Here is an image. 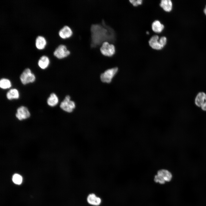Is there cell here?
<instances>
[{"instance_id": "6da1fadb", "label": "cell", "mask_w": 206, "mask_h": 206, "mask_svg": "<svg viewBox=\"0 0 206 206\" xmlns=\"http://www.w3.org/2000/svg\"><path fill=\"white\" fill-rule=\"evenodd\" d=\"M90 29L92 48L96 47L105 41L114 43L116 40L114 29L106 25L103 19L100 23L92 25Z\"/></svg>"}, {"instance_id": "7a4b0ae2", "label": "cell", "mask_w": 206, "mask_h": 206, "mask_svg": "<svg viewBox=\"0 0 206 206\" xmlns=\"http://www.w3.org/2000/svg\"><path fill=\"white\" fill-rule=\"evenodd\" d=\"M36 77L31 70L29 68L25 69L21 74L20 79L21 83L24 85L32 83L35 82Z\"/></svg>"}, {"instance_id": "3957f363", "label": "cell", "mask_w": 206, "mask_h": 206, "mask_svg": "<svg viewBox=\"0 0 206 206\" xmlns=\"http://www.w3.org/2000/svg\"><path fill=\"white\" fill-rule=\"evenodd\" d=\"M118 70V69L117 67H114L107 70L101 74V80L104 82L110 83L117 74Z\"/></svg>"}, {"instance_id": "277c9868", "label": "cell", "mask_w": 206, "mask_h": 206, "mask_svg": "<svg viewBox=\"0 0 206 206\" xmlns=\"http://www.w3.org/2000/svg\"><path fill=\"white\" fill-rule=\"evenodd\" d=\"M100 50L103 55L108 57L113 56L115 52L114 45L108 41H105L102 44Z\"/></svg>"}, {"instance_id": "5b68a950", "label": "cell", "mask_w": 206, "mask_h": 206, "mask_svg": "<svg viewBox=\"0 0 206 206\" xmlns=\"http://www.w3.org/2000/svg\"><path fill=\"white\" fill-rule=\"evenodd\" d=\"M60 107L64 111L68 112H71L75 108L76 104L73 101L70 100V96L67 95L61 103Z\"/></svg>"}, {"instance_id": "8992f818", "label": "cell", "mask_w": 206, "mask_h": 206, "mask_svg": "<svg viewBox=\"0 0 206 206\" xmlns=\"http://www.w3.org/2000/svg\"><path fill=\"white\" fill-rule=\"evenodd\" d=\"M70 54L66 46L64 44L59 45L54 52V55L59 59H62L68 56Z\"/></svg>"}, {"instance_id": "52a82bcc", "label": "cell", "mask_w": 206, "mask_h": 206, "mask_svg": "<svg viewBox=\"0 0 206 206\" xmlns=\"http://www.w3.org/2000/svg\"><path fill=\"white\" fill-rule=\"evenodd\" d=\"M195 105L201 108L203 111H206V94L203 92L198 93L195 99Z\"/></svg>"}, {"instance_id": "ba28073f", "label": "cell", "mask_w": 206, "mask_h": 206, "mask_svg": "<svg viewBox=\"0 0 206 206\" xmlns=\"http://www.w3.org/2000/svg\"><path fill=\"white\" fill-rule=\"evenodd\" d=\"M15 115L18 119L21 120L29 118L30 114L28 108L25 106H22L17 108Z\"/></svg>"}, {"instance_id": "9c48e42d", "label": "cell", "mask_w": 206, "mask_h": 206, "mask_svg": "<svg viewBox=\"0 0 206 206\" xmlns=\"http://www.w3.org/2000/svg\"><path fill=\"white\" fill-rule=\"evenodd\" d=\"M159 37L157 35H154L150 38L148 41L149 44L153 49L159 50L163 48L159 42Z\"/></svg>"}, {"instance_id": "30bf717a", "label": "cell", "mask_w": 206, "mask_h": 206, "mask_svg": "<svg viewBox=\"0 0 206 206\" xmlns=\"http://www.w3.org/2000/svg\"><path fill=\"white\" fill-rule=\"evenodd\" d=\"M59 36L62 38L65 39L70 37L73 34L71 29L67 25H65L59 31Z\"/></svg>"}, {"instance_id": "8fae6325", "label": "cell", "mask_w": 206, "mask_h": 206, "mask_svg": "<svg viewBox=\"0 0 206 206\" xmlns=\"http://www.w3.org/2000/svg\"><path fill=\"white\" fill-rule=\"evenodd\" d=\"M157 175H159L165 182L170 181L172 177V175L171 173L166 169L159 170L157 172Z\"/></svg>"}, {"instance_id": "7c38bea8", "label": "cell", "mask_w": 206, "mask_h": 206, "mask_svg": "<svg viewBox=\"0 0 206 206\" xmlns=\"http://www.w3.org/2000/svg\"><path fill=\"white\" fill-rule=\"evenodd\" d=\"M87 201L90 204L98 206L101 203V199L93 193L90 194L88 195L87 197Z\"/></svg>"}, {"instance_id": "4fadbf2b", "label": "cell", "mask_w": 206, "mask_h": 206, "mask_svg": "<svg viewBox=\"0 0 206 206\" xmlns=\"http://www.w3.org/2000/svg\"><path fill=\"white\" fill-rule=\"evenodd\" d=\"M50 61L48 57L43 55L42 56L39 60L38 65L39 67L42 69H45L48 66Z\"/></svg>"}, {"instance_id": "5bb4252c", "label": "cell", "mask_w": 206, "mask_h": 206, "mask_svg": "<svg viewBox=\"0 0 206 206\" xmlns=\"http://www.w3.org/2000/svg\"><path fill=\"white\" fill-rule=\"evenodd\" d=\"M152 29L154 32L159 33L161 32L164 28V25L158 20H156L152 23Z\"/></svg>"}, {"instance_id": "9a60e30c", "label": "cell", "mask_w": 206, "mask_h": 206, "mask_svg": "<svg viewBox=\"0 0 206 206\" xmlns=\"http://www.w3.org/2000/svg\"><path fill=\"white\" fill-rule=\"evenodd\" d=\"M58 102V98L56 94L54 93H52L50 94L47 101L48 105L52 107L56 106Z\"/></svg>"}, {"instance_id": "2e32d148", "label": "cell", "mask_w": 206, "mask_h": 206, "mask_svg": "<svg viewBox=\"0 0 206 206\" xmlns=\"http://www.w3.org/2000/svg\"><path fill=\"white\" fill-rule=\"evenodd\" d=\"M6 96L9 100L18 99L19 97V92L16 88L11 89L7 92Z\"/></svg>"}, {"instance_id": "e0dca14e", "label": "cell", "mask_w": 206, "mask_h": 206, "mask_svg": "<svg viewBox=\"0 0 206 206\" xmlns=\"http://www.w3.org/2000/svg\"><path fill=\"white\" fill-rule=\"evenodd\" d=\"M46 44L45 38L43 36L39 35L35 39V45L36 48L39 49H42L44 48Z\"/></svg>"}, {"instance_id": "ac0fdd59", "label": "cell", "mask_w": 206, "mask_h": 206, "mask_svg": "<svg viewBox=\"0 0 206 206\" xmlns=\"http://www.w3.org/2000/svg\"><path fill=\"white\" fill-rule=\"evenodd\" d=\"M160 7L165 11L167 12L171 11L172 9L173 4L170 0H162L160 4Z\"/></svg>"}, {"instance_id": "d6986e66", "label": "cell", "mask_w": 206, "mask_h": 206, "mask_svg": "<svg viewBox=\"0 0 206 206\" xmlns=\"http://www.w3.org/2000/svg\"><path fill=\"white\" fill-rule=\"evenodd\" d=\"M12 86L11 81L9 79L3 78L0 80V87L3 89H7L10 88Z\"/></svg>"}, {"instance_id": "ffe728a7", "label": "cell", "mask_w": 206, "mask_h": 206, "mask_svg": "<svg viewBox=\"0 0 206 206\" xmlns=\"http://www.w3.org/2000/svg\"><path fill=\"white\" fill-rule=\"evenodd\" d=\"M12 181L15 184L20 185L22 182V178L20 175L15 174L13 176Z\"/></svg>"}, {"instance_id": "44dd1931", "label": "cell", "mask_w": 206, "mask_h": 206, "mask_svg": "<svg viewBox=\"0 0 206 206\" xmlns=\"http://www.w3.org/2000/svg\"><path fill=\"white\" fill-rule=\"evenodd\" d=\"M154 181L156 183L161 184H163L165 183V182L157 174L155 176Z\"/></svg>"}, {"instance_id": "7402d4cb", "label": "cell", "mask_w": 206, "mask_h": 206, "mask_svg": "<svg viewBox=\"0 0 206 206\" xmlns=\"http://www.w3.org/2000/svg\"><path fill=\"white\" fill-rule=\"evenodd\" d=\"M129 1L130 3L135 7L141 5L142 3V0H130Z\"/></svg>"}, {"instance_id": "603a6c76", "label": "cell", "mask_w": 206, "mask_h": 206, "mask_svg": "<svg viewBox=\"0 0 206 206\" xmlns=\"http://www.w3.org/2000/svg\"><path fill=\"white\" fill-rule=\"evenodd\" d=\"M159 42L163 48L166 45L167 43V39L165 36H162L159 39Z\"/></svg>"}, {"instance_id": "cb8c5ba5", "label": "cell", "mask_w": 206, "mask_h": 206, "mask_svg": "<svg viewBox=\"0 0 206 206\" xmlns=\"http://www.w3.org/2000/svg\"><path fill=\"white\" fill-rule=\"evenodd\" d=\"M204 13H205V14L206 15V6L205 7V9H204Z\"/></svg>"}, {"instance_id": "d4e9b609", "label": "cell", "mask_w": 206, "mask_h": 206, "mask_svg": "<svg viewBox=\"0 0 206 206\" xmlns=\"http://www.w3.org/2000/svg\"><path fill=\"white\" fill-rule=\"evenodd\" d=\"M146 33L147 34H148L149 33V32H147Z\"/></svg>"}]
</instances>
